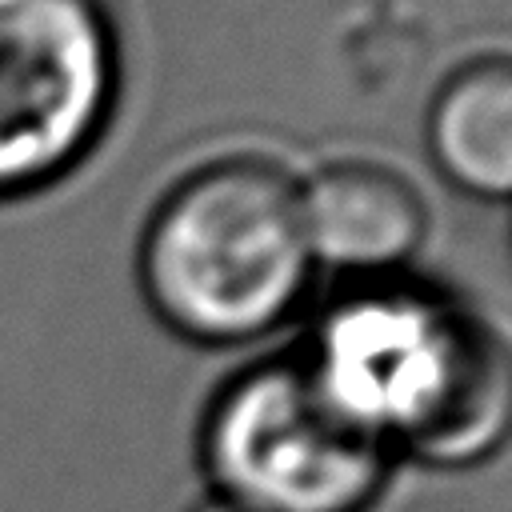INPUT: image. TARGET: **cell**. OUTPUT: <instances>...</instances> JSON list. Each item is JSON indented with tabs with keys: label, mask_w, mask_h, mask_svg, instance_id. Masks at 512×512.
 Listing matches in <instances>:
<instances>
[{
	"label": "cell",
	"mask_w": 512,
	"mask_h": 512,
	"mask_svg": "<svg viewBox=\"0 0 512 512\" xmlns=\"http://www.w3.org/2000/svg\"><path fill=\"white\" fill-rule=\"evenodd\" d=\"M292 352L396 464L468 472L512 448V336L444 284L344 280Z\"/></svg>",
	"instance_id": "1"
},
{
	"label": "cell",
	"mask_w": 512,
	"mask_h": 512,
	"mask_svg": "<svg viewBox=\"0 0 512 512\" xmlns=\"http://www.w3.org/2000/svg\"><path fill=\"white\" fill-rule=\"evenodd\" d=\"M136 284L184 344L244 348L280 332L316 284L300 176L260 152L188 168L144 216Z\"/></svg>",
	"instance_id": "2"
},
{
	"label": "cell",
	"mask_w": 512,
	"mask_h": 512,
	"mask_svg": "<svg viewBox=\"0 0 512 512\" xmlns=\"http://www.w3.org/2000/svg\"><path fill=\"white\" fill-rule=\"evenodd\" d=\"M196 464L208 496L240 512H372L400 468L328 404L292 348L216 384Z\"/></svg>",
	"instance_id": "3"
},
{
	"label": "cell",
	"mask_w": 512,
	"mask_h": 512,
	"mask_svg": "<svg viewBox=\"0 0 512 512\" xmlns=\"http://www.w3.org/2000/svg\"><path fill=\"white\" fill-rule=\"evenodd\" d=\"M120 96L124 44L104 0H0V204L80 172Z\"/></svg>",
	"instance_id": "4"
},
{
	"label": "cell",
	"mask_w": 512,
	"mask_h": 512,
	"mask_svg": "<svg viewBox=\"0 0 512 512\" xmlns=\"http://www.w3.org/2000/svg\"><path fill=\"white\" fill-rule=\"evenodd\" d=\"M300 216L316 272L340 280L412 272L432 224L412 176L372 156H340L300 176Z\"/></svg>",
	"instance_id": "5"
},
{
	"label": "cell",
	"mask_w": 512,
	"mask_h": 512,
	"mask_svg": "<svg viewBox=\"0 0 512 512\" xmlns=\"http://www.w3.org/2000/svg\"><path fill=\"white\" fill-rule=\"evenodd\" d=\"M424 152L460 196L512 204V52H480L440 76L424 112Z\"/></svg>",
	"instance_id": "6"
},
{
	"label": "cell",
	"mask_w": 512,
	"mask_h": 512,
	"mask_svg": "<svg viewBox=\"0 0 512 512\" xmlns=\"http://www.w3.org/2000/svg\"><path fill=\"white\" fill-rule=\"evenodd\" d=\"M188 512H240V508L220 504V500H212V496H208V500H200V504H196V508H188Z\"/></svg>",
	"instance_id": "7"
},
{
	"label": "cell",
	"mask_w": 512,
	"mask_h": 512,
	"mask_svg": "<svg viewBox=\"0 0 512 512\" xmlns=\"http://www.w3.org/2000/svg\"><path fill=\"white\" fill-rule=\"evenodd\" d=\"M508 240H512V220H508Z\"/></svg>",
	"instance_id": "8"
}]
</instances>
